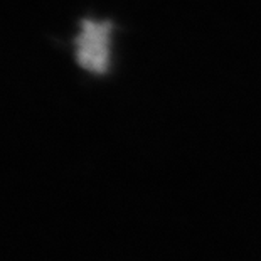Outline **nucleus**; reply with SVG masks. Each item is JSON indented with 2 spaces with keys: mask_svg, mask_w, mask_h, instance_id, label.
I'll return each mask as SVG.
<instances>
[{
  "mask_svg": "<svg viewBox=\"0 0 261 261\" xmlns=\"http://www.w3.org/2000/svg\"><path fill=\"white\" fill-rule=\"evenodd\" d=\"M110 32L108 22L85 20L76 39L77 63L91 73L101 74L110 63Z\"/></svg>",
  "mask_w": 261,
  "mask_h": 261,
  "instance_id": "1",
  "label": "nucleus"
}]
</instances>
